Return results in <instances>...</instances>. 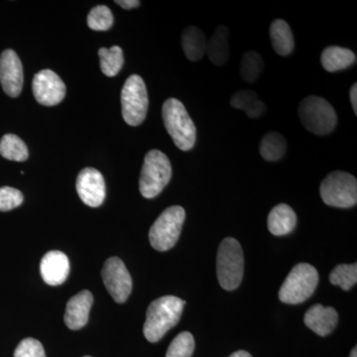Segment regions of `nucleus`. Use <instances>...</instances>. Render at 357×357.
<instances>
[{"instance_id":"423d86ee","label":"nucleus","mask_w":357,"mask_h":357,"mask_svg":"<svg viewBox=\"0 0 357 357\" xmlns=\"http://www.w3.org/2000/svg\"><path fill=\"white\" fill-rule=\"evenodd\" d=\"M319 283L316 268L307 263H299L291 270L279 291V299L284 304L298 305L309 299Z\"/></svg>"},{"instance_id":"f257e3e1","label":"nucleus","mask_w":357,"mask_h":357,"mask_svg":"<svg viewBox=\"0 0 357 357\" xmlns=\"http://www.w3.org/2000/svg\"><path fill=\"white\" fill-rule=\"evenodd\" d=\"M185 302L175 296H164L148 307L143 333L148 342H157L174 328L182 316Z\"/></svg>"},{"instance_id":"4be33fe9","label":"nucleus","mask_w":357,"mask_h":357,"mask_svg":"<svg viewBox=\"0 0 357 357\" xmlns=\"http://www.w3.org/2000/svg\"><path fill=\"white\" fill-rule=\"evenodd\" d=\"M182 47L185 57L192 62H198L206 54V35L199 28L190 26L183 32Z\"/></svg>"},{"instance_id":"7ed1b4c3","label":"nucleus","mask_w":357,"mask_h":357,"mask_svg":"<svg viewBox=\"0 0 357 357\" xmlns=\"http://www.w3.org/2000/svg\"><path fill=\"white\" fill-rule=\"evenodd\" d=\"M298 115L303 126L316 135H328L337 128V112L328 100L319 96L305 98L298 107Z\"/></svg>"},{"instance_id":"1a4fd4ad","label":"nucleus","mask_w":357,"mask_h":357,"mask_svg":"<svg viewBox=\"0 0 357 357\" xmlns=\"http://www.w3.org/2000/svg\"><path fill=\"white\" fill-rule=\"evenodd\" d=\"M148 93L142 77L131 75L121 91L122 116L130 126H138L146 119Z\"/></svg>"},{"instance_id":"c85d7f7f","label":"nucleus","mask_w":357,"mask_h":357,"mask_svg":"<svg viewBox=\"0 0 357 357\" xmlns=\"http://www.w3.org/2000/svg\"><path fill=\"white\" fill-rule=\"evenodd\" d=\"M195 340L191 333L183 332L174 338L167 351L166 357H192Z\"/></svg>"},{"instance_id":"72a5a7b5","label":"nucleus","mask_w":357,"mask_h":357,"mask_svg":"<svg viewBox=\"0 0 357 357\" xmlns=\"http://www.w3.org/2000/svg\"><path fill=\"white\" fill-rule=\"evenodd\" d=\"M229 357H252L249 352L245 351H238L234 352Z\"/></svg>"},{"instance_id":"f3484780","label":"nucleus","mask_w":357,"mask_h":357,"mask_svg":"<svg viewBox=\"0 0 357 357\" xmlns=\"http://www.w3.org/2000/svg\"><path fill=\"white\" fill-rule=\"evenodd\" d=\"M297 225V215L290 206L280 204L268 215V229L276 236H287Z\"/></svg>"},{"instance_id":"ddd939ff","label":"nucleus","mask_w":357,"mask_h":357,"mask_svg":"<svg viewBox=\"0 0 357 357\" xmlns=\"http://www.w3.org/2000/svg\"><path fill=\"white\" fill-rule=\"evenodd\" d=\"M77 192L79 199L86 206L98 208L105 199V178L100 171L86 168L79 172L77 178Z\"/></svg>"},{"instance_id":"9d476101","label":"nucleus","mask_w":357,"mask_h":357,"mask_svg":"<svg viewBox=\"0 0 357 357\" xmlns=\"http://www.w3.org/2000/svg\"><path fill=\"white\" fill-rule=\"evenodd\" d=\"M103 284L119 304L126 302L132 291V279L126 264L119 258L110 257L103 265Z\"/></svg>"},{"instance_id":"b1692460","label":"nucleus","mask_w":357,"mask_h":357,"mask_svg":"<svg viewBox=\"0 0 357 357\" xmlns=\"http://www.w3.org/2000/svg\"><path fill=\"white\" fill-rule=\"evenodd\" d=\"M0 155L10 161L23 162L28 159L27 146L18 136L6 134L0 140Z\"/></svg>"},{"instance_id":"6ab92c4d","label":"nucleus","mask_w":357,"mask_h":357,"mask_svg":"<svg viewBox=\"0 0 357 357\" xmlns=\"http://www.w3.org/2000/svg\"><path fill=\"white\" fill-rule=\"evenodd\" d=\"M356 56L351 50L338 46H330L323 51L321 63L324 69L330 73L345 70L356 64Z\"/></svg>"},{"instance_id":"20e7f679","label":"nucleus","mask_w":357,"mask_h":357,"mask_svg":"<svg viewBox=\"0 0 357 357\" xmlns=\"http://www.w3.org/2000/svg\"><path fill=\"white\" fill-rule=\"evenodd\" d=\"M244 259L241 243L232 237L223 239L218 248L217 273L222 288L234 291L243 278Z\"/></svg>"},{"instance_id":"4468645a","label":"nucleus","mask_w":357,"mask_h":357,"mask_svg":"<svg viewBox=\"0 0 357 357\" xmlns=\"http://www.w3.org/2000/svg\"><path fill=\"white\" fill-rule=\"evenodd\" d=\"M42 278L50 286H58L67 280L70 273V261L62 251H49L40 264Z\"/></svg>"},{"instance_id":"393cba45","label":"nucleus","mask_w":357,"mask_h":357,"mask_svg":"<svg viewBox=\"0 0 357 357\" xmlns=\"http://www.w3.org/2000/svg\"><path fill=\"white\" fill-rule=\"evenodd\" d=\"M100 59V69L107 77H114L121 72L123 66V51L119 46L110 49L100 48L98 51Z\"/></svg>"},{"instance_id":"f8f14e48","label":"nucleus","mask_w":357,"mask_h":357,"mask_svg":"<svg viewBox=\"0 0 357 357\" xmlns=\"http://www.w3.org/2000/svg\"><path fill=\"white\" fill-rule=\"evenodd\" d=\"M24 82L22 63L13 50L0 55V83L7 96L16 98L21 93Z\"/></svg>"},{"instance_id":"f704fd0d","label":"nucleus","mask_w":357,"mask_h":357,"mask_svg":"<svg viewBox=\"0 0 357 357\" xmlns=\"http://www.w3.org/2000/svg\"><path fill=\"white\" fill-rule=\"evenodd\" d=\"M349 357H357V349L356 347H354V349H352L351 352V356Z\"/></svg>"},{"instance_id":"bb28decb","label":"nucleus","mask_w":357,"mask_h":357,"mask_svg":"<svg viewBox=\"0 0 357 357\" xmlns=\"http://www.w3.org/2000/svg\"><path fill=\"white\" fill-rule=\"evenodd\" d=\"M333 285L340 286L344 291H349L357 282V264H340L330 275Z\"/></svg>"},{"instance_id":"dca6fc26","label":"nucleus","mask_w":357,"mask_h":357,"mask_svg":"<svg viewBox=\"0 0 357 357\" xmlns=\"http://www.w3.org/2000/svg\"><path fill=\"white\" fill-rule=\"evenodd\" d=\"M305 325L321 337L332 333L337 328L338 314L332 307L317 304L310 307L304 318Z\"/></svg>"},{"instance_id":"a211bd4d","label":"nucleus","mask_w":357,"mask_h":357,"mask_svg":"<svg viewBox=\"0 0 357 357\" xmlns=\"http://www.w3.org/2000/svg\"><path fill=\"white\" fill-rule=\"evenodd\" d=\"M229 30L225 26H218L213 36L206 41V53L211 62L215 66L227 64L229 60L230 47L229 43Z\"/></svg>"},{"instance_id":"412c9836","label":"nucleus","mask_w":357,"mask_h":357,"mask_svg":"<svg viewBox=\"0 0 357 357\" xmlns=\"http://www.w3.org/2000/svg\"><path fill=\"white\" fill-rule=\"evenodd\" d=\"M230 105L234 109L244 110L250 119H258L266 112V105L251 89L236 91L230 98Z\"/></svg>"},{"instance_id":"c9c22d12","label":"nucleus","mask_w":357,"mask_h":357,"mask_svg":"<svg viewBox=\"0 0 357 357\" xmlns=\"http://www.w3.org/2000/svg\"><path fill=\"white\" fill-rule=\"evenodd\" d=\"M84 357H91V356H84Z\"/></svg>"},{"instance_id":"2eb2a0df","label":"nucleus","mask_w":357,"mask_h":357,"mask_svg":"<svg viewBox=\"0 0 357 357\" xmlns=\"http://www.w3.org/2000/svg\"><path fill=\"white\" fill-rule=\"evenodd\" d=\"M93 303V294L88 290L81 291L70 298L65 312V323L70 330H79L86 325Z\"/></svg>"},{"instance_id":"c756f323","label":"nucleus","mask_w":357,"mask_h":357,"mask_svg":"<svg viewBox=\"0 0 357 357\" xmlns=\"http://www.w3.org/2000/svg\"><path fill=\"white\" fill-rule=\"evenodd\" d=\"M22 192L11 187L0 188V211H8L23 203Z\"/></svg>"},{"instance_id":"473e14b6","label":"nucleus","mask_w":357,"mask_h":357,"mask_svg":"<svg viewBox=\"0 0 357 357\" xmlns=\"http://www.w3.org/2000/svg\"><path fill=\"white\" fill-rule=\"evenodd\" d=\"M349 96H351V102L352 109L354 114H357V84H354L351 86V91H349Z\"/></svg>"},{"instance_id":"2f4dec72","label":"nucleus","mask_w":357,"mask_h":357,"mask_svg":"<svg viewBox=\"0 0 357 357\" xmlns=\"http://www.w3.org/2000/svg\"><path fill=\"white\" fill-rule=\"evenodd\" d=\"M115 3L119 4L122 8L128 9V10L140 6V1H138V0H116Z\"/></svg>"},{"instance_id":"cd10ccee","label":"nucleus","mask_w":357,"mask_h":357,"mask_svg":"<svg viewBox=\"0 0 357 357\" xmlns=\"http://www.w3.org/2000/svg\"><path fill=\"white\" fill-rule=\"evenodd\" d=\"M114 24V15L109 7L98 6L89 11L88 25L95 31H107Z\"/></svg>"},{"instance_id":"9b49d317","label":"nucleus","mask_w":357,"mask_h":357,"mask_svg":"<svg viewBox=\"0 0 357 357\" xmlns=\"http://www.w3.org/2000/svg\"><path fill=\"white\" fill-rule=\"evenodd\" d=\"M32 89L37 102L45 107L57 105L66 96L64 82L51 70H43L35 75Z\"/></svg>"},{"instance_id":"39448f33","label":"nucleus","mask_w":357,"mask_h":357,"mask_svg":"<svg viewBox=\"0 0 357 357\" xmlns=\"http://www.w3.org/2000/svg\"><path fill=\"white\" fill-rule=\"evenodd\" d=\"M172 178L170 160L163 152L151 150L145 155L139 178L141 195L153 199L165 189Z\"/></svg>"},{"instance_id":"a878e982","label":"nucleus","mask_w":357,"mask_h":357,"mask_svg":"<svg viewBox=\"0 0 357 357\" xmlns=\"http://www.w3.org/2000/svg\"><path fill=\"white\" fill-rule=\"evenodd\" d=\"M264 70V61L259 54L248 51L241 58V76L244 82L255 83Z\"/></svg>"},{"instance_id":"6e6552de","label":"nucleus","mask_w":357,"mask_h":357,"mask_svg":"<svg viewBox=\"0 0 357 357\" xmlns=\"http://www.w3.org/2000/svg\"><path fill=\"white\" fill-rule=\"evenodd\" d=\"M185 213L180 206L166 208L149 231V241L157 251H168L176 245L184 225Z\"/></svg>"},{"instance_id":"aec40b11","label":"nucleus","mask_w":357,"mask_h":357,"mask_svg":"<svg viewBox=\"0 0 357 357\" xmlns=\"http://www.w3.org/2000/svg\"><path fill=\"white\" fill-rule=\"evenodd\" d=\"M270 39L272 47L278 55L288 56L295 47L293 32L285 20H276L270 26Z\"/></svg>"},{"instance_id":"7c9ffc66","label":"nucleus","mask_w":357,"mask_h":357,"mask_svg":"<svg viewBox=\"0 0 357 357\" xmlns=\"http://www.w3.org/2000/svg\"><path fill=\"white\" fill-rule=\"evenodd\" d=\"M14 357H46L43 345L35 338L28 337L16 347Z\"/></svg>"},{"instance_id":"5701e85b","label":"nucleus","mask_w":357,"mask_h":357,"mask_svg":"<svg viewBox=\"0 0 357 357\" xmlns=\"http://www.w3.org/2000/svg\"><path fill=\"white\" fill-rule=\"evenodd\" d=\"M287 151L285 137L278 132L267 133L260 142L259 152L262 158L269 162L279 161Z\"/></svg>"},{"instance_id":"f03ea898","label":"nucleus","mask_w":357,"mask_h":357,"mask_svg":"<svg viewBox=\"0 0 357 357\" xmlns=\"http://www.w3.org/2000/svg\"><path fill=\"white\" fill-rule=\"evenodd\" d=\"M164 126L174 143L182 151H189L196 144L197 128L185 105L177 98H168L162 107Z\"/></svg>"},{"instance_id":"0eeeda50","label":"nucleus","mask_w":357,"mask_h":357,"mask_svg":"<svg viewBox=\"0 0 357 357\" xmlns=\"http://www.w3.org/2000/svg\"><path fill=\"white\" fill-rule=\"evenodd\" d=\"M324 203L333 208H349L357 203V181L351 174L335 171L328 174L319 187Z\"/></svg>"}]
</instances>
